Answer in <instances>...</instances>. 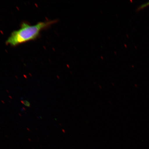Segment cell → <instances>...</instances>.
<instances>
[{"label": "cell", "mask_w": 149, "mask_h": 149, "mask_svg": "<svg viewBox=\"0 0 149 149\" xmlns=\"http://www.w3.org/2000/svg\"><path fill=\"white\" fill-rule=\"evenodd\" d=\"M55 22V20L42 22L34 25L23 22L20 29L11 33L6 43L8 45L15 46L34 40L40 36L42 31L49 27Z\"/></svg>", "instance_id": "obj_1"}, {"label": "cell", "mask_w": 149, "mask_h": 149, "mask_svg": "<svg viewBox=\"0 0 149 149\" xmlns=\"http://www.w3.org/2000/svg\"><path fill=\"white\" fill-rule=\"evenodd\" d=\"M22 103L24 104V105L26 106V107H31V104L29 103V102L27 101V100H22L21 101Z\"/></svg>", "instance_id": "obj_2"}, {"label": "cell", "mask_w": 149, "mask_h": 149, "mask_svg": "<svg viewBox=\"0 0 149 149\" xmlns=\"http://www.w3.org/2000/svg\"><path fill=\"white\" fill-rule=\"evenodd\" d=\"M149 5V1L147 3H145V4H143L142 5H141L140 7L139 8V9H141L143 8H145V7H146L148 6Z\"/></svg>", "instance_id": "obj_3"}]
</instances>
